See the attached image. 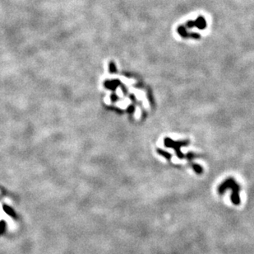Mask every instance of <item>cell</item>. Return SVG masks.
<instances>
[{"instance_id": "1", "label": "cell", "mask_w": 254, "mask_h": 254, "mask_svg": "<svg viewBox=\"0 0 254 254\" xmlns=\"http://www.w3.org/2000/svg\"><path fill=\"white\" fill-rule=\"evenodd\" d=\"M177 32H178V33L180 36H183V38L191 37V38H194V39H199L201 37L198 33H193V32L189 33V32H187L186 27L184 26H179L178 28H177Z\"/></svg>"}, {"instance_id": "2", "label": "cell", "mask_w": 254, "mask_h": 254, "mask_svg": "<svg viewBox=\"0 0 254 254\" xmlns=\"http://www.w3.org/2000/svg\"><path fill=\"white\" fill-rule=\"evenodd\" d=\"M195 27L200 29V30H204L205 28L207 27V22L206 19L202 16H199L197 20L195 21Z\"/></svg>"}, {"instance_id": "3", "label": "cell", "mask_w": 254, "mask_h": 254, "mask_svg": "<svg viewBox=\"0 0 254 254\" xmlns=\"http://www.w3.org/2000/svg\"><path fill=\"white\" fill-rule=\"evenodd\" d=\"M187 28H192L195 27V21H187L184 26Z\"/></svg>"}]
</instances>
